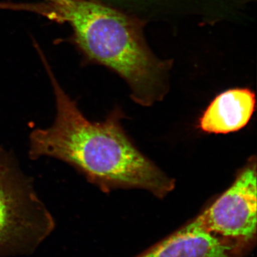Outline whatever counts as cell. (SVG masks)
I'll use <instances>...</instances> for the list:
<instances>
[{
    "instance_id": "1",
    "label": "cell",
    "mask_w": 257,
    "mask_h": 257,
    "mask_svg": "<svg viewBox=\"0 0 257 257\" xmlns=\"http://www.w3.org/2000/svg\"><path fill=\"white\" fill-rule=\"evenodd\" d=\"M55 96L54 122L32 130L29 157L62 161L102 192L115 189H146L159 197L175 182L137 150L125 135L116 112L104 121H92L52 79Z\"/></svg>"
},
{
    "instance_id": "2",
    "label": "cell",
    "mask_w": 257,
    "mask_h": 257,
    "mask_svg": "<svg viewBox=\"0 0 257 257\" xmlns=\"http://www.w3.org/2000/svg\"><path fill=\"white\" fill-rule=\"evenodd\" d=\"M49 1L72 27L84 52L124 79L137 102L150 105L165 96L172 62L162 60L149 47L145 23L92 0Z\"/></svg>"
},
{
    "instance_id": "3",
    "label": "cell",
    "mask_w": 257,
    "mask_h": 257,
    "mask_svg": "<svg viewBox=\"0 0 257 257\" xmlns=\"http://www.w3.org/2000/svg\"><path fill=\"white\" fill-rule=\"evenodd\" d=\"M56 223L13 152L0 146V257L31 255Z\"/></svg>"
},
{
    "instance_id": "4",
    "label": "cell",
    "mask_w": 257,
    "mask_h": 257,
    "mask_svg": "<svg viewBox=\"0 0 257 257\" xmlns=\"http://www.w3.org/2000/svg\"><path fill=\"white\" fill-rule=\"evenodd\" d=\"M256 190L253 164L244 169L229 189L189 224L247 248L256 239Z\"/></svg>"
},
{
    "instance_id": "5",
    "label": "cell",
    "mask_w": 257,
    "mask_h": 257,
    "mask_svg": "<svg viewBox=\"0 0 257 257\" xmlns=\"http://www.w3.org/2000/svg\"><path fill=\"white\" fill-rule=\"evenodd\" d=\"M246 249L187 224L136 257H241Z\"/></svg>"
},
{
    "instance_id": "6",
    "label": "cell",
    "mask_w": 257,
    "mask_h": 257,
    "mask_svg": "<svg viewBox=\"0 0 257 257\" xmlns=\"http://www.w3.org/2000/svg\"><path fill=\"white\" fill-rule=\"evenodd\" d=\"M116 9L145 23L146 20L197 16L204 21L224 18L229 0H109Z\"/></svg>"
},
{
    "instance_id": "7",
    "label": "cell",
    "mask_w": 257,
    "mask_h": 257,
    "mask_svg": "<svg viewBox=\"0 0 257 257\" xmlns=\"http://www.w3.org/2000/svg\"><path fill=\"white\" fill-rule=\"evenodd\" d=\"M254 93L248 89L222 92L211 103L200 119V128L208 133L226 134L247 124L254 110Z\"/></svg>"
}]
</instances>
